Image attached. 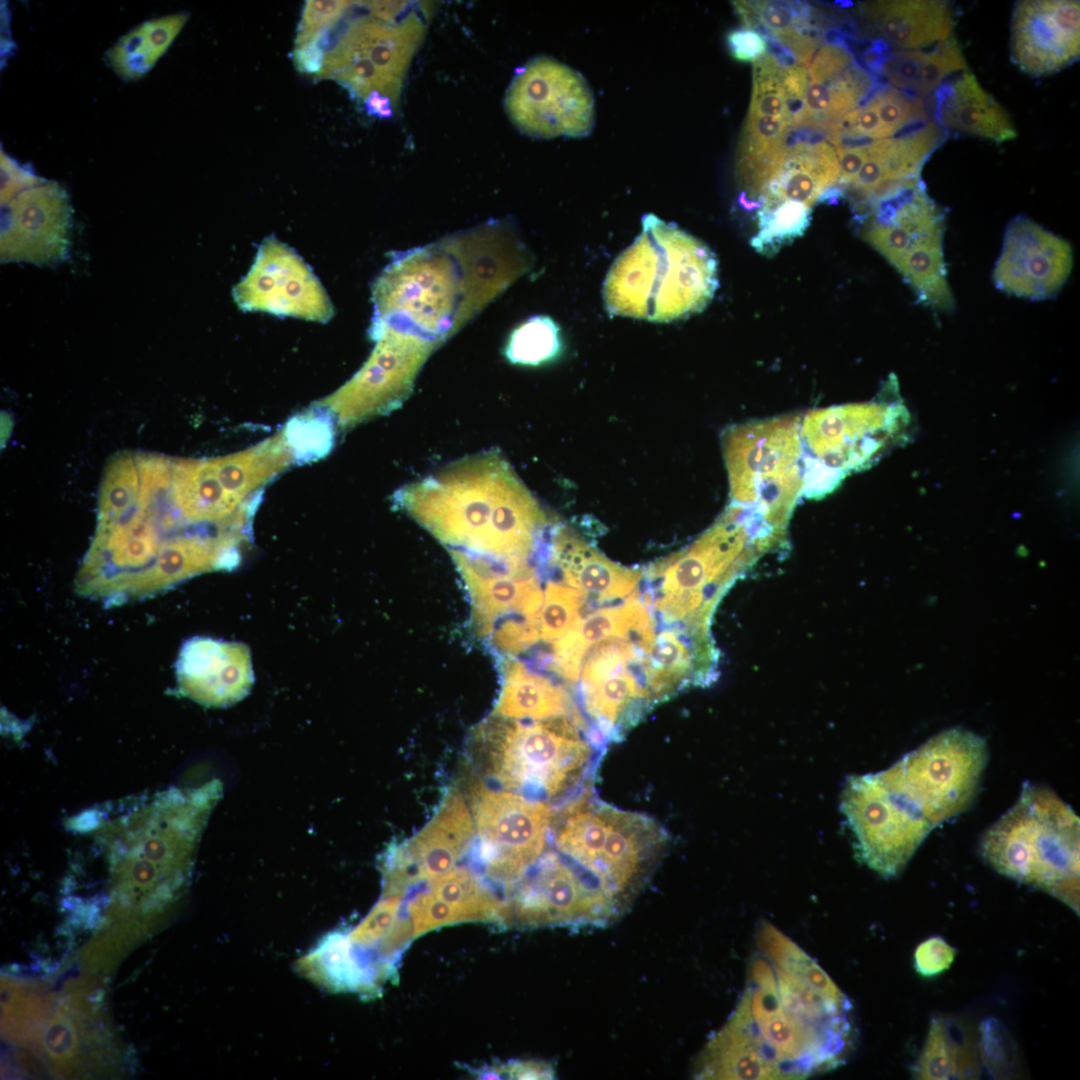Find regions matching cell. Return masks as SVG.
<instances>
[{"mask_svg": "<svg viewBox=\"0 0 1080 1080\" xmlns=\"http://www.w3.org/2000/svg\"><path fill=\"white\" fill-rule=\"evenodd\" d=\"M172 458L123 451L100 483L97 525L75 591L105 606L143 600L239 560L238 536L192 524L172 491Z\"/></svg>", "mask_w": 1080, "mask_h": 1080, "instance_id": "cell-1", "label": "cell"}, {"mask_svg": "<svg viewBox=\"0 0 1080 1080\" xmlns=\"http://www.w3.org/2000/svg\"><path fill=\"white\" fill-rule=\"evenodd\" d=\"M395 503L442 543L466 552L527 560L548 519L495 451L466 457L399 489Z\"/></svg>", "mask_w": 1080, "mask_h": 1080, "instance_id": "cell-2", "label": "cell"}, {"mask_svg": "<svg viewBox=\"0 0 1080 1080\" xmlns=\"http://www.w3.org/2000/svg\"><path fill=\"white\" fill-rule=\"evenodd\" d=\"M719 286L718 262L701 240L654 214L611 265L602 295L610 316L671 322L701 312Z\"/></svg>", "mask_w": 1080, "mask_h": 1080, "instance_id": "cell-3", "label": "cell"}, {"mask_svg": "<svg viewBox=\"0 0 1080 1080\" xmlns=\"http://www.w3.org/2000/svg\"><path fill=\"white\" fill-rule=\"evenodd\" d=\"M776 547L773 535L756 516L729 504L695 542L649 569L657 592L646 593L644 602L668 623L708 629L724 592Z\"/></svg>", "mask_w": 1080, "mask_h": 1080, "instance_id": "cell-4", "label": "cell"}, {"mask_svg": "<svg viewBox=\"0 0 1080 1080\" xmlns=\"http://www.w3.org/2000/svg\"><path fill=\"white\" fill-rule=\"evenodd\" d=\"M1079 830L1074 810L1026 781L1016 803L983 835V858L1000 874L1079 911Z\"/></svg>", "mask_w": 1080, "mask_h": 1080, "instance_id": "cell-5", "label": "cell"}, {"mask_svg": "<svg viewBox=\"0 0 1080 1080\" xmlns=\"http://www.w3.org/2000/svg\"><path fill=\"white\" fill-rule=\"evenodd\" d=\"M553 839L558 853L593 876L624 913L668 843L654 819L583 799L562 814Z\"/></svg>", "mask_w": 1080, "mask_h": 1080, "instance_id": "cell-6", "label": "cell"}, {"mask_svg": "<svg viewBox=\"0 0 1080 1080\" xmlns=\"http://www.w3.org/2000/svg\"><path fill=\"white\" fill-rule=\"evenodd\" d=\"M575 720L556 716L522 723L499 715L473 734V754L482 773L504 789L549 800L584 774L592 748Z\"/></svg>", "mask_w": 1080, "mask_h": 1080, "instance_id": "cell-7", "label": "cell"}, {"mask_svg": "<svg viewBox=\"0 0 1080 1080\" xmlns=\"http://www.w3.org/2000/svg\"><path fill=\"white\" fill-rule=\"evenodd\" d=\"M800 421L783 415L742 423L722 437L730 504L758 513L782 534L804 490Z\"/></svg>", "mask_w": 1080, "mask_h": 1080, "instance_id": "cell-8", "label": "cell"}, {"mask_svg": "<svg viewBox=\"0 0 1080 1080\" xmlns=\"http://www.w3.org/2000/svg\"><path fill=\"white\" fill-rule=\"evenodd\" d=\"M855 218L860 236L899 271L919 301L938 311L954 309L943 251L946 215L922 179Z\"/></svg>", "mask_w": 1080, "mask_h": 1080, "instance_id": "cell-9", "label": "cell"}, {"mask_svg": "<svg viewBox=\"0 0 1080 1080\" xmlns=\"http://www.w3.org/2000/svg\"><path fill=\"white\" fill-rule=\"evenodd\" d=\"M908 424L898 399L818 408L800 421L803 496L831 493L852 472L874 464L903 438Z\"/></svg>", "mask_w": 1080, "mask_h": 1080, "instance_id": "cell-10", "label": "cell"}, {"mask_svg": "<svg viewBox=\"0 0 1080 1080\" xmlns=\"http://www.w3.org/2000/svg\"><path fill=\"white\" fill-rule=\"evenodd\" d=\"M356 19L332 51L324 55L319 75L341 83L364 103L369 113L388 116L398 107L411 60L425 31L410 13Z\"/></svg>", "mask_w": 1080, "mask_h": 1080, "instance_id": "cell-11", "label": "cell"}, {"mask_svg": "<svg viewBox=\"0 0 1080 1080\" xmlns=\"http://www.w3.org/2000/svg\"><path fill=\"white\" fill-rule=\"evenodd\" d=\"M988 756L984 738L954 727L931 737L876 775L890 792L936 827L972 803Z\"/></svg>", "mask_w": 1080, "mask_h": 1080, "instance_id": "cell-12", "label": "cell"}, {"mask_svg": "<svg viewBox=\"0 0 1080 1080\" xmlns=\"http://www.w3.org/2000/svg\"><path fill=\"white\" fill-rule=\"evenodd\" d=\"M762 956L751 965L748 987L726 1023L751 1041L779 1079H802L840 1066L848 1052L781 1002L773 967Z\"/></svg>", "mask_w": 1080, "mask_h": 1080, "instance_id": "cell-13", "label": "cell"}, {"mask_svg": "<svg viewBox=\"0 0 1080 1080\" xmlns=\"http://www.w3.org/2000/svg\"><path fill=\"white\" fill-rule=\"evenodd\" d=\"M504 928H605L623 915L590 874L558 852L544 853L506 891Z\"/></svg>", "mask_w": 1080, "mask_h": 1080, "instance_id": "cell-14", "label": "cell"}, {"mask_svg": "<svg viewBox=\"0 0 1080 1080\" xmlns=\"http://www.w3.org/2000/svg\"><path fill=\"white\" fill-rule=\"evenodd\" d=\"M469 802L480 841L479 860L485 874L506 891L544 854L551 809L539 800L478 781L469 787Z\"/></svg>", "mask_w": 1080, "mask_h": 1080, "instance_id": "cell-15", "label": "cell"}, {"mask_svg": "<svg viewBox=\"0 0 1080 1080\" xmlns=\"http://www.w3.org/2000/svg\"><path fill=\"white\" fill-rule=\"evenodd\" d=\"M512 123L538 138L583 137L593 128L594 100L586 80L546 56L518 69L505 96Z\"/></svg>", "mask_w": 1080, "mask_h": 1080, "instance_id": "cell-16", "label": "cell"}, {"mask_svg": "<svg viewBox=\"0 0 1080 1080\" xmlns=\"http://www.w3.org/2000/svg\"><path fill=\"white\" fill-rule=\"evenodd\" d=\"M371 335L376 345L368 361L348 382L315 405L342 428L399 407L411 392L415 375L429 352L428 345L390 327L372 325Z\"/></svg>", "mask_w": 1080, "mask_h": 1080, "instance_id": "cell-17", "label": "cell"}, {"mask_svg": "<svg viewBox=\"0 0 1080 1080\" xmlns=\"http://www.w3.org/2000/svg\"><path fill=\"white\" fill-rule=\"evenodd\" d=\"M842 810L860 860L884 877L899 873L934 828L900 803L875 774L851 777Z\"/></svg>", "mask_w": 1080, "mask_h": 1080, "instance_id": "cell-18", "label": "cell"}, {"mask_svg": "<svg viewBox=\"0 0 1080 1080\" xmlns=\"http://www.w3.org/2000/svg\"><path fill=\"white\" fill-rule=\"evenodd\" d=\"M232 293L237 306L246 312L319 323L334 315L330 298L311 267L274 236L261 242L250 270Z\"/></svg>", "mask_w": 1080, "mask_h": 1080, "instance_id": "cell-19", "label": "cell"}, {"mask_svg": "<svg viewBox=\"0 0 1080 1080\" xmlns=\"http://www.w3.org/2000/svg\"><path fill=\"white\" fill-rule=\"evenodd\" d=\"M450 269H436L434 262L414 265L410 254L395 258L373 286L372 324L427 339L439 336L450 324L458 289Z\"/></svg>", "mask_w": 1080, "mask_h": 1080, "instance_id": "cell-20", "label": "cell"}, {"mask_svg": "<svg viewBox=\"0 0 1080 1080\" xmlns=\"http://www.w3.org/2000/svg\"><path fill=\"white\" fill-rule=\"evenodd\" d=\"M475 831L470 807L460 791H451L434 817L388 856L385 895H402L451 870L469 849Z\"/></svg>", "mask_w": 1080, "mask_h": 1080, "instance_id": "cell-21", "label": "cell"}, {"mask_svg": "<svg viewBox=\"0 0 1080 1080\" xmlns=\"http://www.w3.org/2000/svg\"><path fill=\"white\" fill-rule=\"evenodd\" d=\"M1072 265V248L1066 240L1028 217L1017 216L1006 227L993 280L1005 293L1042 300L1061 290Z\"/></svg>", "mask_w": 1080, "mask_h": 1080, "instance_id": "cell-22", "label": "cell"}, {"mask_svg": "<svg viewBox=\"0 0 1080 1080\" xmlns=\"http://www.w3.org/2000/svg\"><path fill=\"white\" fill-rule=\"evenodd\" d=\"M1 210L3 259L47 263L66 253L71 205L57 182L44 180L25 188L1 204Z\"/></svg>", "mask_w": 1080, "mask_h": 1080, "instance_id": "cell-23", "label": "cell"}, {"mask_svg": "<svg viewBox=\"0 0 1080 1080\" xmlns=\"http://www.w3.org/2000/svg\"><path fill=\"white\" fill-rule=\"evenodd\" d=\"M1011 59L1024 73L1046 76L1080 55V5L1072 0H1023L1014 5Z\"/></svg>", "mask_w": 1080, "mask_h": 1080, "instance_id": "cell-24", "label": "cell"}, {"mask_svg": "<svg viewBox=\"0 0 1080 1080\" xmlns=\"http://www.w3.org/2000/svg\"><path fill=\"white\" fill-rule=\"evenodd\" d=\"M472 601V616L480 636L491 634L496 622L512 612L536 618L544 594L536 571L518 561L450 549Z\"/></svg>", "mask_w": 1080, "mask_h": 1080, "instance_id": "cell-25", "label": "cell"}, {"mask_svg": "<svg viewBox=\"0 0 1080 1080\" xmlns=\"http://www.w3.org/2000/svg\"><path fill=\"white\" fill-rule=\"evenodd\" d=\"M808 83L793 128L827 132L863 104L879 85L842 43L820 46L807 67Z\"/></svg>", "mask_w": 1080, "mask_h": 1080, "instance_id": "cell-26", "label": "cell"}, {"mask_svg": "<svg viewBox=\"0 0 1080 1080\" xmlns=\"http://www.w3.org/2000/svg\"><path fill=\"white\" fill-rule=\"evenodd\" d=\"M947 134L931 119L896 136L866 143V159L843 192L855 215L896 190L921 180V172Z\"/></svg>", "mask_w": 1080, "mask_h": 1080, "instance_id": "cell-27", "label": "cell"}, {"mask_svg": "<svg viewBox=\"0 0 1080 1080\" xmlns=\"http://www.w3.org/2000/svg\"><path fill=\"white\" fill-rule=\"evenodd\" d=\"M175 672L178 693L206 707L231 706L254 683L249 648L208 637H193L182 644Z\"/></svg>", "mask_w": 1080, "mask_h": 1080, "instance_id": "cell-28", "label": "cell"}, {"mask_svg": "<svg viewBox=\"0 0 1080 1080\" xmlns=\"http://www.w3.org/2000/svg\"><path fill=\"white\" fill-rule=\"evenodd\" d=\"M504 912V899L479 874L462 867L425 882L406 907L414 938L461 923L482 922L503 928Z\"/></svg>", "mask_w": 1080, "mask_h": 1080, "instance_id": "cell-29", "label": "cell"}, {"mask_svg": "<svg viewBox=\"0 0 1080 1080\" xmlns=\"http://www.w3.org/2000/svg\"><path fill=\"white\" fill-rule=\"evenodd\" d=\"M839 164L834 146L827 140H798L764 185L749 211L757 225L775 210L802 206L812 210L818 201L838 197Z\"/></svg>", "mask_w": 1080, "mask_h": 1080, "instance_id": "cell-30", "label": "cell"}, {"mask_svg": "<svg viewBox=\"0 0 1080 1080\" xmlns=\"http://www.w3.org/2000/svg\"><path fill=\"white\" fill-rule=\"evenodd\" d=\"M860 15L870 41L893 50L928 49L954 36V12L947 1H872L861 4Z\"/></svg>", "mask_w": 1080, "mask_h": 1080, "instance_id": "cell-31", "label": "cell"}, {"mask_svg": "<svg viewBox=\"0 0 1080 1080\" xmlns=\"http://www.w3.org/2000/svg\"><path fill=\"white\" fill-rule=\"evenodd\" d=\"M930 98L932 119L946 134L974 136L996 143L1017 136L1006 110L969 70L945 81Z\"/></svg>", "mask_w": 1080, "mask_h": 1080, "instance_id": "cell-32", "label": "cell"}, {"mask_svg": "<svg viewBox=\"0 0 1080 1080\" xmlns=\"http://www.w3.org/2000/svg\"><path fill=\"white\" fill-rule=\"evenodd\" d=\"M863 58L868 71L874 76L878 75L887 84L922 99L931 97L954 75L968 71L954 36L926 50H893L879 41H870Z\"/></svg>", "mask_w": 1080, "mask_h": 1080, "instance_id": "cell-33", "label": "cell"}, {"mask_svg": "<svg viewBox=\"0 0 1080 1080\" xmlns=\"http://www.w3.org/2000/svg\"><path fill=\"white\" fill-rule=\"evenodd\" d=\"M649 608L635 594L623 604L598 609L588 615L565 636L553 641L550 670L575 683L580 676L582 658L587 649L601 640L617 637L640 642L654 633Z\"/></svg>", "mask_w": 1080, "mask_h": 1080, "instance_id": "cell-34", "label": "cell"}, {"mask_svg": "<svg viewBox=\"0 0 1080 1080\" xmlns=\"http://www.w3.org/2000/svg\"><path fill=\"white\" fill-rule=\"evenodd\" d=\"M546 562L565 583L600 601L627 599L636 593L641 572L622 567L562 526L553 525Z\"/></svg>", "mask_w": 1080, "mask_h": 1080, "instance_id": "cell-35", "label": "cell"}, {"mask_svg": "<svg viewBox=\"0 0 1080 1080\" xmlns=\"http://www.w3.org/2000/svg\"><path fill=\"white\" fill-rule=\"evenodd\" d=\"M792 128L790 120L747 113L736 163L739 202L746 210H750L783 159Z\"/></svg>", "mask_w": 1080, "mask_h": 1080, "instance_id": "cell-36", "label": "cell"}, {"mask_svg": "<svg viewBox=\"0 0 1080 1080\" xmlns=\"http://www.w3.org/2000/svg\"><path fill=\"white\" fill-rule=\"evenodd\" d=\"M734 3L745 27L763 32L781 49L779 55L809 65L819 46V36L808 5L772 0Z\"/></svg>", "mask_w": 1080, "mask_h": 1080, "instance_id": "cell-37", "label": "cell"}, {"mask_svg": "<svg viewBox=\"0 0 1080 1080\" xmlns=\"http://www.w3.org/2000/svg\"><path fill=\"white\" fill-rule=\"evenodd\" d=\"M572 709L573 703L564 688L530 671L522 662L512 660L506 663L496 715L541 720L566 716Z\"/></svg>", "mask_w": 1080, "mask_h": 1080, "instance_id": "cell-38", "label": "cell"}, {"mask_svg": "<svg viewBox=\"0 0 1080 1080\" xmlns=\"http://www.w3.org/2000/svg\"><path fill=\"white\" fill-rule=\"evenodd\" d=\"M188 18V13L180 12L134 27L107 51L109 66L126 81L142 78L165 54Z\"/></svg>", "mask_w": 1080, "mask_h": 1080, "instance_id": "cell-39", "label": "cell"}, {"mask_svg": "<svg viewBox=\"0 0 1080 1080\" xmlns=\"http://www.w3.org/2000/svg\"><path fill=\"white\" fill-rule=\"evenodd\" d=\"M973 1043L954 1036L952 1024L942 1018L930 1022L927 1037L916 1064V1078L945 1080L974 1078L978 1060Z\"/></svg>", "mask_w": 1080, "mask_h": 1080, "instance_id": "cell-40", "label": "cell"}, {"mask_svg": "<svg viewBox=\"0 0 1080 1080\" xmlns=\"http://www.w3.org/2000/svg\"><path fill=\"white\" fill-rule=\"evenodd\" d=\"M562 340L558 324L549 316H532L510 334L505 356L513 364L538 366L555 359Z\"/></svg>", "mask_w": 1080, "mask_h": 1080, "instance_id": "cell-41", "label": "cell"}, {"mask_svg": "<svg viewBox=\"0 0 1080 1080\" xmlns=\"http://www.w3.org/2000/svg\"><path fill=\"white\" fill-rule=\"evenodd\" d=\"M786 64L770 52L753 64L748 113L787 119L793 126L794 110L784 84Z\"/></svg>", "mask_w": 1080, "mask_h": 1080, "instance_id": "cell-42", "label": "cell"}, {"mask_svg": "<svg viewBox=\"0 0 1080 1080\" xmlns=\"http://www.w3.org/2000/svg\"><path fill=\"white\" fill-rule=\"evenodd\" d=\"M587 598V594L567 584L548 583L537 616L540 637L556 641L576 627Z\"/></svg>", "mask_w": 1080, "mask_h": 1080, "instance_id": "cell-43", "label": "cell"}, {"mask_svg": "<svg viewBox=\"0 0 1080 1080\" xmlns=\"http://www.w3.org/2000/svg\"><path fill=\"white\" fill-rule=\"evenodd\" d=\"M42 1049L54 1061L58 1075H69L79 1067L76 1028L65 1012L56 1013L45 1025L41 1037Z\"/></svg>", "mask_w": 1080, "mask_h": 1080, "instance_id": "cell-44", "label": "cell"}, {"mask_svg": "<svg viewBox=\"0 0 1080 1080\" xmlns=\"http://www.w3.org/2000/svg\"><path fill=\"white\" fill-rule=\"evenodd\" d=\"M978 1054L993 1076H1004L1016 1062L1013 1039L996 1018L985 1019L979 1027Z\"/></svg>", "mask_w": 1080, "mask_h": 1080, "instance_id": "cell-45", "label": "cell"}, {"mask_svg": "<svg viewBox=\"0 0 1080 1080\" xmlns=\"http://www.w3.org/2000/svg\"><path fill=\"white\" fill-rule=\"evenodd\" d=\"M492 631V641L501 653L516 655L537 642L540 637L537 618L524 615L504 616Z\"/></svg>", "mask_w": 1080, "mask_h": 1080, "instance_id": "cell-46", "label": "cell"}, {"mask_svg": "<svg viewBox=\"0 0 1080 1080\" xmlns=\"http://www.w3.org/2000/svg\"><path fill=\"white\" fill-rule=\"evenodd\" d=\"M349 5V2L343 1L306 2L296 38V48L316 42L319 35L337 21Z\"/></svg>", "mask_w": 1080, "mask_h": 1080, "instance_id": "cell-47", "label": "cell"}, {"mask_svg": "<svg viewBox=\"0 0 1080 1080\" xmlns=\"http://www.w3.org/2000/svg\"><path fill=\"white\" fill-rule=\"evenodd\" d=\"M956 950L940 936H932L921 942L914 952V968L924 978L935 977L950 968Z\"/></svg>", "mask_w": 1080, "mask_h": 1080, "instance_id": "cell-48", "label": "cell"}, {"mask_svg": "<svg viewBox=\"0 0 1080 1080\" xmlns=\"http://www.w3.org/2000/svg\"><path fill=\"white\" fill-rule=\"evenodd\" d=\"M474 1074L483 1079H551L554 1068L543 1061L512 1060L476 1069Z\"/></svg>", "mask_w": 1080, "mask_h": 1080, "instance_id": "cell-49", "label": "cell"}, {"mask_svg": "<svg viewBox=\"0 0 1080 1080\" xmlns=\"http://www.w3.org/2000/svg\"><path fill=\"white\" fill-rule=\"evenodd\" d=\"M1 168V204L21 190L41 183L44 179L37 176L27 165H22L10 157L3 148L0 151Z\"/></svg>", "mask_w": 1080, "mask_h": 1080, "instance_id": "cell-50", "label": "cell"}, {"mask_svg": "<svg viewBox=\"0 0 1080 1080\" xmlns=\"http://www.w3.org/2000/svg\"><path fill=\"white\" fill-rule=\"evenodd\" d=\"M727 44L732 57L740 62L754 64L768 52V40L765 36L747 27L730 31Z\"/></svg>", "mask_w": 1080, "mask_h": 1080, "instance_id": "cell-51", "label": "cell"}]
</instances>
